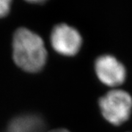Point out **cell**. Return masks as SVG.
<instances>
[{
  "label": "cell",
  "instance_id": "cell-1",
  "mask_svg": "<svg viewBox=\"0 0 132 132\" xmlns=\"http://www.w3.org/2000/svg\"><path fill=\"white\" fill-rule=\"evenodd\" d=\"M15 63L26 72L35 73L43 70L47 60V52L43 39L25 27L19 28L13 38Z\"/></svg>",
  "mask_w": 132,
  "mask_h": 132
},
{
  "label": "cell",
  "instance_id": "cell-2",
  "mask_svg": "<svg viewBox=\"0 0 132 132\" xmlns=\"http://www.w3.org/2000/svg\"><path fill=\"white\" fill-rule=\"evenodd\" d=\"M98 107L105 120L118 126L128 121L131 115L132 96L125 90H110L99 98Z\"/></svg>",
  "mask_w": 132,
  "mask_h": 132
},
{
  "label": "cell",
  "instance_id": "cell-3",
  "mask_svg": "<svg viewBox=\"0 0 132 132\" xmlns=\"http://www.w3.org/2000/svg\"><path fill=\"white\" fill-rule=\"evenodd\" d=\"M50 40L55 52L65 57H73L80 51L82 37L80 32L67 24H59L52 29Z\"/></svg>",
  "mask_w": 132,
  "mask_h": 132
},
{
  "label": "cell",
  "instance_id": "cell-4",
  "mask_svg": "<svg viewBox=\"0 0 132 132\" xmlns=\"http://www.w3.org/2000/svg\"><path fill=\"white\" fill-rule=\"evenodd\" d=\"M95 75L103 85L115 87L125 82L127 71L125 65L111 54H102L94 62Z\"/></svg>",
  "mask_w": 132,
  "mask_h": 132
},
{
  "label": "cell",
  "instance_id": "cell-5",
  "mask_svg": "<svg viewBox=\"0 0 132 132\" xmlns=\"http://www.w3.org/2000/svg\"><path fill=\"white\" fill-rule=\"evenodd\" d=\"M45 128V120L40 115L27 113L12 119L4 132H44Z\"/></svg>",
  "mask_w": 132,
  "mask_h": 132
},
{
  "label": "cell",
  "instance_id": "cell-6",
  "mask_svg": "<svg viewBox=\"0 0 132 132\" xmlns=\"http://www.w3.org/2000/svg\"><path fill=\"white\" fill-rule=\"evenodd\" d=\"M12 0H0V18L7 15L10 9Z\"/></svg>",
  "mask_w": 132,
  "mask_h": 132
},
{
  "label": "cell",
  "instance_id": "cell-7",
  "mask_svg": "<svg viewBox=\"0 0 132 132\" xmlns=\"http://www.w3.org/2000/svg\"><path fill=\"white\" fill-rule=\"evenodd\" d=\"M49 132H70L69 131H68L67 129L65 128H57V129H54V130H52L51 131Z\"/></svg>",
  "mask_w": 132,
  "mask_h": 132
},
{
  "label": "cell",
  "instance_id": "cell-8",
  "mask_svg": "<svg viewBox=\"0 0 132 132\" xmlns=\"http://www.w3.org/2000/svg\"><path fill=\"white\" fill-rule=\"evenodd\" d=\"M29 2H34V3H42V2H46V0H27Z\"/></svg>",
  "mask_w": 132,
  "mask_h": 132
}]
</instances>
